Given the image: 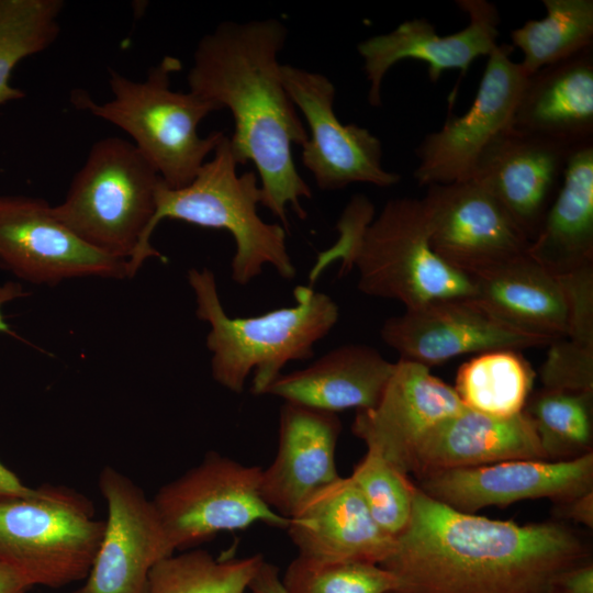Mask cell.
<instances>
[{
  "instance_id": "52a82bcc",
  "label": "cell",
  "mask_w": 593,
  "mask_h": 593,
  "mask_svg": "<svg viewBox=\"0 0 593 593\" xmlns=\"http://www.w3.org/2000/svg\"><path fill=\"white\" fill-rule=\"evenodd\" d=\"M237 166L230 137L224 135L213 157L189 184L171 189L160 179L148 236L165 219L226 230L235 242L234 282L248 284L267 265L281 278L292 280L296 271L287 248V230L261 220L257 213L261 201L258 176L255 171L237 175Z\"/></svg>"
},
{
  "instance_id": "9a60e30c",
  "label": "cell",
  "mask_w": 593,
  "mask_h": 593,
  "mask_svg": "<svg viewBox=\"0 0 593 593\" xmlns=\"http://www.w3.org/2000/svg\"><path fill=\"white\" fill-rule=\"evenodd\" d=\"M103 535L83 584L71 593H145L153 567L175 553L150 499L113 467L99 474Z\"/></svg>"
},
{
  "instance_id": "ba28073f",
  "label": "cell",
  "mask_w": 593,
  "mask_h": 593,
  "mask_svg": "<svg viewBox=\"0 0 593 593\" xmlns=\"http://www.w3.org/2000/svg\"><path fill=\"white\" fill-rule=\"evenodd\" d=\"M104 526L93 503L66 486L0 497V561L30 588L60 589L86 579Z\"/></svg>"
},
{
  "instance_id": "8992f818",
  "label": "cell",
  "mask_w": 593,
  "mask_h": 593,
  "mask_svg": "<svg viewBox=\"0 0 593 593\" xmlns=\"http://www.w3.org/2000/svg\"><path fill=\"white\" fill-rule=\"evenodd\" d=\"M180 68L178 58L165 56L142 81L110 69V101L99 104L82 91L74 92L71 99L78 109L128 134L171 189L189 184L225 135L215 131L202 137L198 133L200 122L222 109L191 91L171 90L170 76Z\"/></svg>"
},
{
  "instance_id": "e575fe53",
  "label": "cell",
  "mask_w": 593,
  "mask_h": 593,
  "mask_svg": "<svg viewBox=\"0 0 593 593\" xmlns=\"http://www.w3.org/2000/svg\"><path fill=\"white\" fill-rule=\"evenodd\" d=\"M549 593H593V563L579 562L563 570L552 582Z\"/></svg>"
},
{
  "instance_id": "e0dca14e",
  "label": "cell",
  "mask_w": 593,
  "mask_h": 593,
  "mask_svg": "<svg viewBox=\"0 0 593 593\" xmlns=\"http://www.w3.org/2000/svg\"><path fill=\"white\" fill-rule=\"evenodd\" d=\"M421 491L463 513L525 500L561 503L593 491V454L563 460H510L419 478Z\"/></svg>"
},
{
  "instance_id": "3957f363",
  "label": "cell",
  "mask_w": 593,
  "mask_h": 593,
  "mask_svg": "<svg viewBox=\"0 0 593 593\" xmlns=\"http://www.w3.org/2000/svg\"><path fill=\"white\" fill-rule=\"evenodd\" d=\"M336 230V242L318 254L310 271V284L327 266L339 261L340 275L358 270L361 292L396 300L405 309L475 294L472 280L433 250L423 198L391 199L374 217L372 202L356 194L340 214Z\"/></svg>"
},
{
  "instance_id": "d4e9b609",
  "label": "cell",
  "mask_w": 593,
  "mask_h": 593,
  "mask_svg": "<svg viewBox=\"0 0 593 593\" xmlns=\"http://www.w3.org/2000/svg\"><path fill=\"white\" fill-rule=\"evenodd\" d=\"M470 279L474 298L499 318L551 340L564 336L569 304L562 280L527 253Z\"/></svg>"
},
{
  "instance_id": "30bf717a",
  "label": "cell",
  "mask_w": 593,
  "mask_h": 593,
  "mask_svg": "<svg viewBox=\"0 0 593 593\" xmlns=\"http://www.w3.org/2000/svg\"><path fill=\"white\" fill-rule=\"evenodd\" d=\"M514 47L497 44L471 107L462 115L449 113L440 130L426 135L415 149L414 178L421 186L471 180L483 150L512 126L526 74L511 59Z\"/></svg>"
},
{
  "instance_id": "7c38bea8",
  "label": "cell",
  "mask_w": 593,
  "mask_h": 593,
  "mask_svg": "<svg viewBox=\"0 0 593 593\" xmlns=\"http://www.w3.org/2000/svg\"><path fill=\"white\" fill-rule=\"evenodd\" d=\"M0 264L36 284L130 278L126 260L88 245L55 216L51 204L26 195H0Z\"/></svg>"
},
{
  "instance_id": "836d02e7",
  "label": "cell",
  "mask_w": 593,
  "mask_h": 593,
  "mask_svg": "<svg viewBox=\"0 0 593 593\" xmlns=\"http://www.w3.org/2000/svg\"><path fill=\"white\" fill-rule=\"evenodd\" d=\"M349 477L376 523L395 538L409 523L417 486L372 450H367Z\"/></svg>"
},
{
  "instance_id": "7402d4cb",
  "label": "cell",
  "mask_w": 593,
  "mask_h": 593,
  "mask_svg": "<svg viewBox=\"0 0 593 593\" xmlns=\"http://www.w3.org/2000/svg\"><path fill=\"white\" fill-rule=\"evenodd\" d=\"M510 460H548L527 412L495 417L466 407L425 437L413 473L419 479L434 472Z\"/></svg>"
},
{
  "instance_id": "7a4b0ae2",
  "label": "cell",
  "mask_w": 593,
  "mask_h": 593,
  "mask_svg": "<svg viewBox=\"0 0 593 593\" xmlns=\"http://www.w3.org/2000/svg\"><path fill=\"white\" fill-rule=\"evenodd\" d=\"M286 38L287 29L276 19L222 22L199 41L188 85L231 111L233 155L238 165L254 163L260 204L288 230L287 208L305 219L301 199L312 192L292 156V145L302 147L307 133L281 77L278 56Z\"/></svg>"
},
{
  "instance_id": "cb8c5ba5",
  "label": "cell",
  "mask_w": 593,
  "mask_h": 593,
  "mask_svg": "<svg viewBox=\"0 0 593 593\" xmlns=\"http://www.w3.org/2000/svg\"><path fill=\"white\" fill-rule=\"evenodd\" d=\"M395 367L367 345H344L309 367L281 373L266 390L286 402L337 414L374 407Z\"/></svg>"
},
{
  "instance_id": "f1b7e54d",
  "label": "cell",
  "mask_w": 593,
  "mask_h": 593,
  "mask_svg": "<svg viewBox=\"0 0 593 593\" xmlns=\"http://www.w3.org/2000/svg\"><path fill=\"white\" fill-rule=\"evenodd\" d=\"M547 15L511 32L528 76L593 46V0H544Z\"/></svg>"
},
{
  "instance_id": "ab89813d",
  "label": "cell",
  "mask_w": 593,
  "mask_h": 593,
  "mask_svg": "<svg viewBox=\"0 0 593 593\" xmlns=\"http://www.w3.org/2000/svg\"><path fill=\"white\" fill-rule=\"evenodd\" d=\"M25 294L22 286L18 282L8 281L0 284V333L13 334L3 316V306Z\"/></svg>"
},
{
  "instance_id": "ac0fdd59",
  "label": "cell",
  "mask_w": 593,
  "mask_h": 593,
  "mask_svg": "<svg viewBox=\"0 0 593 593\" xmlns=\"http://www.w3.org/2000/svg\"><path fill=\"white\" fill-rule=\"evenodd\" d=\"M456 3L469 15V24L454 34L438 35L428 20L413 19L358 44L357 51L370 82L369 104L381 105L382 80L400 60L425 61L428 78L435 83L448 69H459L465 76L474 59L493 52L497 46L501 21L497 8L486 0H457Z\"/></svg>"
},
{
  "instance_id": "6da1fadb",
  "label": "cell",
  "mask_w": 593,
  "mask_h": 593,
  "mask_svg": "<svg viewBox=\"0 0 593 593\" xmlns=\"http://www.w3.org/2000/svg\"><path fill=\"white\" fill-rule=\"evenodd\" d=\"M585 560L586 546L562 524L459 512L417 486L409 523L380 566L396 579L392 593H549L559 573Z\"/></svg>"
},
{
  "instance_id": "f546056e",
  "label": "cell",
  "mask_w": 593,
  "mask_h": 593,
  "mask_svg": "<svg viewBox=\"0 0 593 593\" xmlns=\"http://www.w3.org/2000/svg\"><path fill=\"white\" fill-rule=\"evenodd\" d=\"M264 561L260 553L215 558L206 550H183L153 567L145 593H244Z\"/></svg>"
},
{
  "instance_id": "44dd1931",
  "label": "cell",
  "mask_w": 593,
  "mask_h": 593,
  "mask_svg": "<svg viewBox=\"0 0 593 593\" xmlns=\"http://www.w3.org/2000/svg\"><path fill=\"white\" fill-rule=\"evenodd\" d=\"M287 530L298 556L314 560L381 564L395 547V538L376 523L350 477L309 497Z\"/></svg>"
},
{
  "instance_id": "d6a6232c",
  "label": "cell",
  "mask_w": 593,
  "mask_h": 593,
  "mask_svg": "<svg viewBox=\"0 0 593 593\" xmlns=\"http://www.w3.org/2000/svg\"><path fill=\"white\" fill-rule=\"evenodd\" d=\"M288 593H392L395 577L380 564L298 556L281 579Z\"/></svg>"
},
{
  "instance_id": "8fae6325",
  "label": "cell",
  "mask_w": 593,
  "mask_h": 593,
  "mask_svg": "<svg viewBox=\"0 0 593 593\" xmlns=\"http://www.w3.org/2000/svg\"><path fill=\"white\" fill-rule=\"evenodd\" d=\"M281 77L309 126L302 163L321 190H342L355 182L388 188L400 181L399 174L382 167L380 139L366 127L337 119L335 87L325 75L281 65Z\"/></svg>"
},
{
  "instance_id": "f35d334b",
  "label": "cell",
  "mask_w": 593,
  "mask_h": 593,
  "mask_svg": "<svg viewBox=\"0 0 593 593\" xmlns=\"http://www.w3.org/2000/svg\"><path fill=\"white\" fill-rule=\"evenodd\" d=\"M30 589L18 572L0 561V593H26Z\"/></svg>"
},
{
  "instance_id": "2e32d148",
  "label": "cell",
  "mask_w": 593,
  "mask_h": 593,
  "mask_svg": "<svg viewBox=\"0 0 593 593\" xmlns=\"http://www.w3.org/2000/svg\"><path fill=\"white\" fill-rule=\"evenodd\" d=\"M465 409L455 389L429 368L399 359L378 404L357 411L351 430L367 450L409 475L430 430Z\"/></svg>"
},
{
  "instance_id": "4dcf8cb0",
  "label": "cell",
  "mask_w": 593,
  "mask_h": 593,
  "mask_svg": "<svg viewBox=\"0 0 593 593\" xmlns=\"http://www.w3.org/2000/svg\"><path fill=\"white\" fill-rule=\"evenodd\" d=\"M61 0H0V104L24 97L10 85L14 67L57 38Z\"/></svg>"
},
{
  "instance_id": "ffe728a7",
  "label": "cell",
  "mask_w": 593,
  "mask_h": 593,
  "mask_svg": "<svg viewBox=\"0 0 593 593\" xmlns=\"http://www.w3.org/2000/svg\"><path fill=\"white\" fill-rule=\"evenodd\" d=\"M342 430L335 413L284 402L271 465L262 469L260 494L283 517H292L314 493L336 481L335 450Z\"/></svg>"
},
{
  "instance_id": "484cf974",
  "label": "cell",
  "mask_w": 593,
  "mask_h": 593,
  "mask_svg": "<svg viewBox=\"0 0 593 593\" xmlns=\"http://www.w3.org/2000/svg\"><path fill=\"white\" fill-rule=\"evenodd\" d=\"M527 255L557 276L593 265V143L571 150Z\"/></svg>"
},
{
  "instance_id": "4fadbf2b",
  "label": "cell",
  "mask_w": 593,
  "mask_h": 593,
  "mask_svg": "<svg viewBox=\"0 0 593 593\" xmlns=\"http://www.w3.org/2000/svg\"><path fill=\"white\" fill-rule=\"evenodd\" d=\"M423 199L433 250L469 278L527 253V235L479 182L433 184Z\"/></svg>"
},
{
  "instance_id": "277c9868",
  "label": "cell",
  "mask_w": 593,
  "mask_h": 593,
  "mask_svg": "<svg viewBox=\"0 0 593 593\" xmlns=\"http://www.w3.org/2000/svg\"><path fill=\"white\" fill-rule=\"evenodd\" d=\"M194 292L195 314L210 325L206 347L212 353L213 379L240 393L255 370L251 393L265 394L289 361L313 356L314 345L337 323V304L311 286L293 290L295 304L250 317H231L220 300L214 273L203 268L188 271Z\"/></svg>"
},
{
  "instance_id": "5bb4252c",
  "label": "cell",
  "mask_w": 593,
  "mask_h": 593,
  "mask_svg": "<svg viewBox=\"0 0 593 593\" xmlns=\"http://www.w3.org/2000/svg\"><path fill=\"white\" fill-rule=\"evenodd\" d=\"M380 334L400 359L429 369L465 354L547 347L552 342L504 322L474 296L405 309L403 314L388 318Z\"/></svg>"
},
{
  "instance_id": "9c48e42d",
  "label": "cell",
  "mask_w": 593,
  "mask_h": 593,
  "mask_svg": "<svg viewBox=\"0 0 593 593\" xmlns=\"http://www.w3.org/2000/svg\"><path fill=\"white\" fill-rule=\"evenodd\" d=\"M261 471L209 452L198 466L163 485L152 501L174 551L193 549L221 532L256 523L287 529L290 518L261 497Z\"/></svg>"
},
{
  "instance_id": "8d00e7d4",
  "label": "cell",
  "mask_w": 593,
  "mask_h": 593,
  "mask_svg": "<svg viewBox=\"0 0 593 593\" xmlns=\"http://www.w3.org/2000/svg\"><path fill=\"white\" fill-rule=\"evenodd\" d=\"M248 589L250 593H288L277 567L267 561L262 562Z\"/></svg>"
},
{
  "instance_id": "d6986e66",
  "label": "cell",
  "mask_w": 593,
  "mask_h": 593,
  "mask_svg": "<svg viewBox=\"0 0 593 593\" xmlns=\"http://www.w3.org/2000/svg\"><path fill=\"white\" fill-rule=\"evenodd\" d=\"M572 149L512 126L481 154L472 177L532 242L562 183Z\"/></svg>"
},
{
  "instance_id": "603a6c76",
  "label": "cell",
  "mask_w": 593,
  "mask_h": 593,
  "mask_svg": "<svg viewBox=\"0 0 593 593\" xmlns=\"http://www.w3.org/2000/svg\"><path fill=\"white\" fill-rule=\"evenodd\" d=\"M512 127L570 149L593 143V46L526 76Z\"/></svg>"
},
{
  "instance_id": "4316f807",
  "label": "cell",
  "mask_w": 593,
  "mask_h": 593,
  "mask_svg": "<svg viewBox=\"0 0 593 593\" xmlns=\"http://www.w3.org/2000/svg\"><path fill=\"white\" fill-rule=\"evenodd\" d=\"M559 277L569 304L567 331L547 346L540 379L545 389L593 393V265Z\"/></svg>"
},
{
  "instance_id": "1f68e13d",
  "label": "cell",
  "mask_w": 593,
  "mask_h": 593,
  "mask_svg": "<svg viewBox=\"0 0 593 593\" xmlns=\"http://www.w3.org/2000/svg\"><path fill=\"white\" fill-rule=\"evenodd\" d=\"M593 393L545 389L529 398L532 418L549 461H563L592 452Z\"/></svg>"
},
{
  "instance_id": "5b68a950",
  "label": "cell",
  "mask_w": 593,
  "mask_h": 593,
  "mask_svg": "<svg viewBox=\"0 0 593 593\" xmlns=\"http://www.w3.org/2000/svg\"><path fill=\"white\" fill-rule=\"evenodd\" d=\"M160 177L132 142L109 136L93 144L55 216L93 248L127 261L133 278L150 257L148 236Z\"/></svg>"
},
{
  "instance_id": "d590c367",
  "label": "cell",
  "mask_w": 593,
  "mask_h": 593,
  "mask_svg": "<svg viewBox=\"0 0 593 593\" xmlns=\"http://www.w3.org/2000/svg\"><path fill=\"white\" fill-rule=\"evenodd\" d=\"M558 514L564 518L593 526V491L586 492L566 502L557 503Z\"/></svg>"
},
{
  "instance_id": "74e56055",
  "label": "cell",
  "mask_w": 593,
  "mask_h": 593,
  "mask_svg": "<svg viewBox=\"0 0 593 593\" xmlns=\"http://www.w3.org/2000/svg\"><path fill=\"white\" fill-rule=\"evenodd\" d=\"M34 489L26 486L23 482L0 462V497H12L29 495Z\"/></svg>"
},
{
  "instance_id": "83f0119b",
  "label": "cell",
  "mask_w": 593,
  "mask_h": 593,
  "mask_svg": "<svg viewBox=\"0 0 593 593\" xmlns=\"http://www.w3.org/2000/svg\"><path fill=\"white\" fill-rule=\"evenodd\" d=\"M534 380L535 372L519 350L497 349L463 362L454 389L467 409L511 417L525 410Z\"/></svg>"
}]
</instances>
